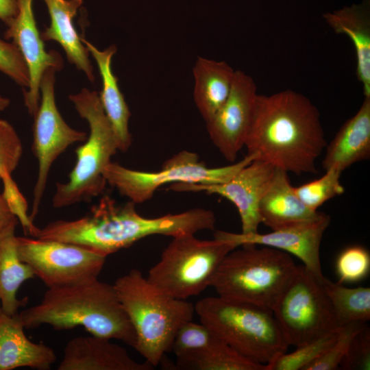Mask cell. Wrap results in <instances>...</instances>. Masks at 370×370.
Returning a JSON list of instances; mask_svg holds the SVG:
<instances>
[{
	"mask_svg": "<svg viewBox=\"0 0 370 370\" xmlns=\"http://www.w3.org/2000/svg\"><path fill=\"white\" fill-rule=\"evenodd\" d=\"M78 114L85 119L89 134L76 150L77 160L65 183L58 182L52 198L53 206L61 208L82 201H88L102 194L106 181L105 168L119 151L118 142L96 91L84 88L70 95Z\"/></svg>",
	"mask_w": 370,
	"mask_h": 370,
	"instance_id": "52a82bcc",
	"label": "cell"
},
{
	"mask_svg": "<svg viewBox=\"0 0 370 370\" xmlns=\"http://www.w3.org/2000/svg\"><path fill=\"white\" fill-rule=\"evenodd\" d=\"M339 367L343 369L369 370L370 330L367 326L354 338Z\"/></svg>",
	"mask_w": 370,
	"mask_h": 370,
	"instance_id": "d590c367",
	"label": "cell"
},
{
	"mask_svg": "<svg viewBox=\"0 0 370 370\" xmlns=\"http://www.w3.org/2000/svg\"><path fill=\"white\" fill-rule=\"evenodd\" d=\"M330 223V216L321 212L315 219L290 225L267 234L258 232L243 234L217 230L214 238L243 244L263 245L282 250L299 258L319 280L324 277L320 262V246Z\"/></svg>",
	"mask_w": 370,
	"mask_h": 370,
	"instance_id": "9a60e30c",
	"label": "cell"
},
{
	"mask_svg": "<svg viewBox=\"0 0 370 370\" xmlns=\"http://www.w3.org/2000/svg\"><path fill=\"white\" fill-rule=\"evenodd\" d=\"M176 358L175 369L265 370V365L247 358L220 339L204 348L186 352Z\"/></svg>",
	"mask_w": 370,
	"mask_h": 370,
	"instance_id": "484cf974",
	"label": "cell"
},
{
	"mask_svg": "<svg viewBox=\"0 0 370 370\" xmlns=\"http://www.w3.org/2000/svg\"><path fill=\"white\" fill-rule=\"evenodd\" d=\"M18 316L25 328L48 325L54 330L82 327L91 335L118 340L134 348L136 334L114 284L98 278L47 288L41 301Z\"/></svg>",
	"mask_w": 370,
	"mask_h": 370,
	"instance_id": "3957f363",
	"label": "cell"
},
{
	"mask_svg": "<svg viewBox=\"0 0 370 370\" xmlns=\"http://www.w3.org/2000/svg\"><path fill=\"white\" fill-rule=\"evenodd\" d=\"M18 312L10 315L0 306V370L29 367L48 370L56 360L54 350L30 341Z\"/></svg>",
	"mask_w": 370,
	"mask_h": 370,
	"instance_id": "ac0fdd59",
	"label": "cell"
},
{
	"mask_svg": "<svg viewBox=\"0 0 370 370\" xmlns=\"http://www.w3.org/2000/svg\"><path fill=\"white\" fill-rule=\"evenodd\" d=\"M321 280L298 266L272 310L288 346H299L340 328Z\"/></svg>",
	"mask_w": 370,
	"mask_h": 370,
	"instance_id": "30bf717a",
	"label": "cell"
},
{
	"mask_svg": "<svg viewBox=\"0 0 370 370\" xmlns=\"http://www.w3.org/2000/svg\"><path fill=\"white\" fill-rule=\"evenodd\" d=\"M50 16V24L40 34L43 41L57 42L64 49L69 62L94 82L93 66L89 52L82 43L73 22L83 0H43Z\"/></svg>",
	"mask_w": 370,
	"mask_h": 370,
	"instance_id": "603a6c76",
	"label": "cell"
},
{
	"mask_svg": "<svg viewBox=\"0 0 370 370\" xmlns=\"http://www.w3.org/2000/svg\"><path fill=\"white\" fill-rule=\"evenodd\" d=\"M114 286L136 334L134 349L157 366L171 352L178 329L192 320L194 305L166 294L135 269L119 278Z\"/></svg>",
	"mask_w": 370,
	"mask_h": 370,
	"instance_id": "277c9868",
	"label": "cell"
},
{
	"mask_svg": "<svg viewBox=\"0 0 370 370\" xmlns=\"http://www.w3.org/2000/svg\"><path fill=\"white\" fill-rule=\"evenodd\" d=\"M18 222L14 219L0 232V306L10 315L18 313V308L27 304V299H18L17 292L25 282L35 277L18 254L15 235Z\"/></svg>",
	"mask_w": 370,
	"mask_h": 370,
	"instance_id": "d4e9b609",
	"label": "cell"
},
{
	"mask_svg": "<svg viewBox=\"0 0 370 370\" xmlns=\"http://www.w3.org/2000/svg\"><path fill=\"white\" fill-rule=\"evenodd\" d=\"M235 71L225 61L198 57L193 68L195 103L205 122L210 120L227 100Z\"/></svg>",
	"mask_w": 370,
	"mask_h": 370,
	"instance_id": "cb8c5ba5",
	"label": "cell"
},
{
	"mask_svg": "<svg viewBox=\"0 0 370 370\" xmlns=\"http://www.w3.org/2000/svg\"><path fill=\"white\" fill-rule=\"evenodd\" d=\"M1 180L3 186L2 195L10 210L16 217L25 233L34 237L38 227L34 225L27 214L26 199L12 179V174L5 173Z\"/></svg>",
	"mask_w": 370,
	"mask_h": 370,
	"instance_id": "836d02e7",
	"label": "cell"
},
{
	"mask_svg": "<svg viewBox=\"0 0 370 370\" xmlns=\"http://www.w3.org/2000/svg\"><path fill=\"white\" fill-rule=\"evenodd\" d=\"M194 306L200 322L251 360L266 365L286 352L288 345L269 309L219 296L203 298Z\"/></svg>",
	"mask_w": 370,
	"mask_h": 370,
	"instance_id": "8992f818",
	"label": "cell"
},
{
	"mask_svg": "<svg viewBox=\"0 0 370 370\" xmlns=\"http://www.w3.org/2000/svg\"><path fill=\"white\" fill-rule=\"evenodd\" d=\"M195 234L172 237L147 279L166 294L186 299L210 286L223 258L238 247L231 241L200 240Z\"/></svg>",
	"mask_w": 370,
	"mask_h": 370,
	"instance_id": "ba28073f",
	"label": "cell"
},
{
	"mask_svg": "<svg viewBox=\"0 0 370 370\" xmlns=\"http://www.w3.org/2000/svg\"><path fill=\"white\" fill-rule=\"evenodd\" d=\"M56 69L49 68L40 84V103L34 115L33 152L38 163L34 188V199L29 217H36L51 166L66 149L74 143L84 142L86 132L70 127L62 117L55 100Z\"/></svg>",
	"mask_w": 370,
	"mask_h": 370,
	"instance_id": "7c38bea8",
	"label": "cell"
},
{
	"mask_svg": "<svg viewBox=\"0 0 370 370\" xmlns=\"http://www.w3.org/2000/svg\"><path fill=\"white\" fill-rule=\"evenodd\" d=\"M135 204L130 201L119 205L105 196L90 214L52 221L38 228L34 237L75 244L107 257L149 236L175 237L214 229L216 217L210 210L197 208L148 218L138 213Z\"/></svg>",
	"mask_w": 370,
	"mask_h": 370,
	"instance_id": "7a4b0ae2",
	"label": "cell"
},
{
	"mask_svg": "<svg viewBox=\"0 0 370 370\" xmlns=\"http://www.w3.org/2000/svg\"><path fill=\"white\" fill-rule=\"evenodd\" d=\"M20 259L47 288L98 278L106 256L81 246L57 241L16 237Z\"/></svg>",
	"mask_w": 370,
	"mask_h": 370,
	"instance_id": "8fae6325",
	"label": "cell"
},
{
	"mask_svg": "<svg viewBox=\"0 0 370 370\" xmlns=\"http://www.w3.org/2000/svg\"><path fill=\"white\" fill-rule=\"evenodd\" d=\"M221 260L210 286L218 296L273 310L298 266L273 247L243 244Z\"/></svg>",
	"mask_w": 370,
	"mask_h": 370,
	"instance_id": "5b68a950",
	"label": "cell"
},
{
	"mask_svg": "<svg viewBox=\"0 0 370 370\" xmlns=\"http://www.w3.org/2000/svg\"><path fill=\"white\" fill-rule=\"evenodd\" d=\"M323 17L337 34L352 41L356 58V77L365 97H370V9L369 0L325 12Z\"/></svg>",
	"mask_w": 370,
	"mask_h": 370,
	"instance_id": "44dd1931",
	"label": "cell"
},
{
	"mask_svg": "<svg viewBox=\"0 0 370 370\" xmlns=\"http://www.w3.org/2000/svg\"><path fill=\"white\" fill-rule=\"evenodd\" d=\"M275 170V168L271 164L254 159L224 183H175L171 184L169 189L175 192L204 191L227 199L235 206L238 212L241 234H254L258 232L261 224L260 202Z\"/></svg>",
	"mask_w": 370,
	"mask_h": 370,
	"instance_id": "4fadbf2b",
	"label": "cell"
},
{
	"mask_svg": "<svg viewBox=\"0 0 370 370\" xmlns=\"http://www.w3.org/2000/svg\"><path fill=\"white\" fill-rule=\"evenodd\" d=\"M15 219L16 217L11 212L2 194H0V232Z\"/></svg>",
	"mask_w": 370,
	"mask_h": 370,
	"instance_id": "74e56055",
	"label": "cell"
},
{
	"mask_svg": "<svg viewBox=\"0 0 370 370\" xmlns=\"http://www.w3.org/2000/svg\"><path fill=\"white\" fill-rule=\"evenodd\" d=\"M33 0H18L16 16L7 25L4 38L11 40L20 51L27 67L29 85L23 92L25 105L34 116L40 103V84L44 73L49 68L60 71L63 60L57 51H47L36 25Z\"/></svg>",
	"mask_w": 370,
	"mask_h": 370,
	"instance_id": "2e32d148",
	"label": "cell"
},
{
	"mask_svg": "<svg viewBox=\"0 0 370 370\" xmlns=\"http://www.w3.org/2000/svg\"><path fill=\"white\" fill-rule=\"evenodd\" d=\"M257 95L253 78L236 70L227 100L206 123L212 143L228 162H234L245 146Z\"/></svg>",
	"mask_w": 370,
	"mask_h": 370,
	"instance_id": "5bb4252c",
	"label": "cell"
},
{
	"mask_svg": "<svg viewBox=\"0 0 370 370\" xmlns=\"http://www.w3.org/2000/svg\"><path fill=\"white\" fill-rule=\"evenodd\" d=\"M367 325L363 322H353L341 327L332 345L304 370H334L347 355L354 338Z\"/></svg>",
	"mask_w": 370,
	"mask_h": 370,
	"instance_id": "f546056e",
	"label": "cell"
},
{
	"mask_svg": "<svg viewBox=\"0 0 370 370\" xmlns=\"http://www.w3.org/2000/svg\"><path fill=\"white\" fill-rule=\"evenodd\" d=\"M322 161L325 171L343 172L352 164L370 157V97H365L356 113L340 127L325 147Z\"/></svg>",
	"mask_w": 370,
	"mask_h": 370,
	"instance_id": "d6986e66",
	"label": "cell"
},
{
	"mask_svg": "<svg viewBox=\"0 0 370 370\" xmlns=\"http://www.w3.org/2000/svg\"><path fill=\"white\" fill-rule=\"evenodd\" d=\"M370 270V254L361 245H351L345 248L336 261L338 282L352 283L365 278Z\"/></svg>",
	"mask_w": 370,
	"mask_h": 370,
	"instance_id": "4dcf8cb0",
	"label": "cell"
},
{
	"mask_svg": "<svg viewBox=\"0 0 370 370\" xmlns=\"http://www.w3.org/2000/svg\"><path fill=\"white\" fill-rule=\"evenodd\" d=\"M219 340L205 324L192 320L184 323L174 337L171 351L175 356L204 348Z\"/></svg>",
	"mask_w": 370,
	"mask_h": 370,
	"instance_id": "1f68e13d",
	"label": "cell"
},
{
	"mask_svg": "<svg viewBox=\"0 0 370 370\" xmlns=\"http://www.w3.org/2000/svg\"><path fill=\"white\" fill-rule=\"evenodd\" d=\"M10 99L0 95V111L4 110L10 105Z\"/></svg>",
	"mask_w": 370,
	"mask_h": 370,
	"instance_id": "f35d334b",
	"label": "cell"
},
{
	"mask_svg": "<svg viewBox=\"0 0 370 370\" xmlns=\"http://www.w3.org/2000/svg\"><path fill=\"white\" fill-rule=\"evenodd\" d=\"M325 171L321 177L294 187L299 199L313 211H318V208L327 201L345 192L340 181L342 172L334 168Z\"/></svg>",
	"mask_w": 370,
	"mask_h": 370,
	"instance_id": "f1b7e54d",
	"label": "cell"
},
{
	"mask_svg": "<svg viewBox=\"0 0 370 370\" xmlns=\"http://www.w3.org/2000/svg\"><path fill=\"white\" fill-rule=\"evenodd\" d=\"M261 223L271 230L317 218L321 213L306 206L295 192L288 173L276 169L259 205Z\"/></svg>",
	"mask_w": 370,
	"mask_h": 370,
	"instance_id": "7402d4cb",
	"label": "cell"
},
{
	"mask_svg": "<svg viewBox=\"0 0 370 370\" xmlns=\"http://www.w3.org/2000/svg\"><path fill=\"white\" fill-rule=\"evenodd\" d=\"M338 330L297 346L291 353L284 352L276 356L265 365V370H304L332 345Z\"/></svg>",
	"mask_w": 370,
	"mask_h": 370,
	"instance_id": "83f0119b",
	"label": "cell"
},
{
	"mask_svg": "<svg viewBox=\"0 0 370 370\" xmlns=\"http://www.w3.org/2000/svg\"><path fill=\"white\" fill-rule=\"evenodd\" d=\"M18 0H0V20L8 25L17 15Z\"/></svg>",
	"mask_w": 370,
	"mask_h": 370,
	"instance_id": "8d00e7d4",
	"label": "cell"
},
{
	"mask_svg": "<svg viewBox=\"0 0 370 370\" xmlns=\"http://www.w3.org/2000/svg\"><path fill=\"white\" fill-rule=\"evenodd\" d=\"M322 287L330 302L338 328L353 322L367 323L370 319V288H349L333 282L325 276Z\"/></svg>",
	"mask_w": 370,
	"mask_h": 370,
	"instance_id": "4316f807",
	"label": "cell"
},
{
	"mask_svg": "<svg viewBox=\"0 0 370 370\" xmlns=\"http://www.w3.org/2000/svg\"><path fill=\"white\" fill-rule=\"evenodd\" d=\"M23 154L21 140L14 127L0 119V179L12 173L19 164Z\"/></svg>",
	"mask_w": 370,
	"mask_h": 370,
	"instance_id": "d6a6232c",
	"label": "cell"
},
{
	"mask_svg": "<svg viewBox=\"0 0 370 370\" xmlns=\"http://www.w3.org/2000/svg\"><path fill=\"white\" fill-rule=\"evenodd\" d=\"M254 159V154H247L236 163L212 168L200 161L197 153L184 150L164 161L158 171L134 170L111 162L105 168L103 177L107 184L136 204L150 199L158 188L166 184L224 183Z\"/></svg>",
	"mask_w": 370,
	"mask_h": 370,
	"instance_id": "9c48e42d",
	"label": "cell"
},
{
	"mask_svg": "<svg viewBox=\"0 0 370 370\" xmlns=\"http://www.w3.org/2000/svg\"><path fill=\"white\" fill-rule=\"evenodd\" d=\"M81 40L95 60L102 80V89L99 95L106 115L115 134L119 151H127L132 145V135L129 130L131 112L120 90L118 79L112 71L111 62L117 48L114 45L104 50H99L80 36Z\"/></svg>",
	"mask_w": 370,
	"mask_h": 370,
	"instance_id": "ffe728a7",
	"label": "cell"
},
{
	"mask_svg": "<svg viewBox=\"0 0 370 370\" xmlns=\"http://www.w3.org/2000/svg\"><path fill=\"white\" fill-rule=\"evenodd\" d=\"M111 340L93 335L72 338L66 345L58 370H151Z\"/></svg>",
	"mask_w": 370,
	"mask_h": 370,
	"instance_id": "e0dca14e",
	"label": "cell"
},
{
	"mask_svg": "<svg viewBox=\"0 0 370 370\" xmlns=\"http://www.w3.org/2000/svg\"><path fill=\"white\" fill-rule=\"evenodd\" d=\"M326 145L319 110L307 97L293 90L257 95L247 154L286 173L313 174Z\"/></svg>",
	"mask_w": 370,
	"mask_h": 370,
	"instance_id": "6da1fadb",
	"label": "cell"
},
{
	"mask_svg": "<svg viewBox=\"0 0 370 370\" xmlns=\"http://www.w3.org/2000/svg\"><path fill=\"white\" fill-rule=\"evenodd\" d=\"M0 72L23 88L29 85L26 63L17 47L0 39Z\"/></svg>",
	"mask_w": 370,
	"mask_h": 370,
	"instance_id": "e575fe53",
	"label": "cell"
}]
</instances>
